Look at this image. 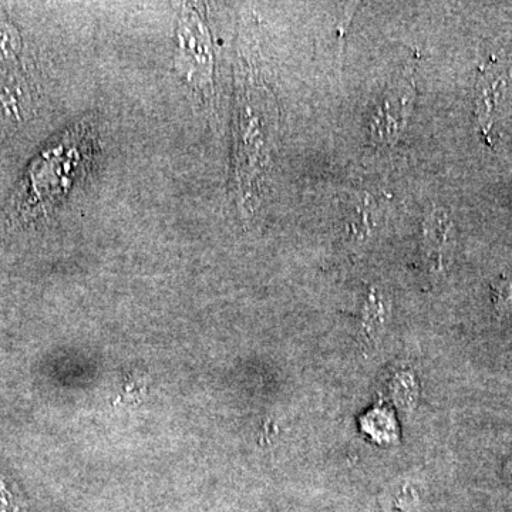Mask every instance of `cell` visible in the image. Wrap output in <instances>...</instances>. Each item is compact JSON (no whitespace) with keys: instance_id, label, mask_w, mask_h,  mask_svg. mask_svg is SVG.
I'll use <instances>...</instances> for the list:
<instances>
[{"instance_id":"6da1fadb","label":"cell","mask_w":512,"mask_h":512,"mask_svg":"<svg viewBox=\"0 0 512 512\" xmlns=\"http://www.w3.org/2000/svg\"><path fill=\"white\" fill-rule=\"evenodd\" d=\"M245 33L238 57L237 109H235L234 168L238 207L252 217L261 202L274 157L278 111L255 53V43Z\"/></svg>"},{"instance_id":"7a4b0ae2","label":"cell","mask_w":512,"mask_h":512,"mask_svg":"<svg viewBox=\"0 0 512 512\" xmlns=\"http://www.w3.org/2000/svg\"><path fill=\"white\" fill-rule=\"evenodd\" d=\"M97 150V130L92 119H82L50 141L30 165L16 192L15 212L22 222L55 214L74 184L83 180Z\"/></svg>"},{"instance_id":"3957f363","label":"cell","mask_w":512,"mask_h":512,"mask_svg":"<svg viewBox=\"0 0 512 512\" xmlns=\"http://www.w3.org/2000/svg\"><path fill=\"white\" fill-rule=\"evenodd\" d=\"M180 76L200 90L212 93V73H214V53L210 30L205 25L200 10L185 3L178 22V53L175 59Z\"/></svg>"},{"instance_id":"277c9868","label":"cell","mask_w":512,"mask_h":512,"mask_svg":"<svg viewBox=\"0 0 512 512\" xmlns=\"http://www.w3.org/2000/svg\"><path fill=\"white\" fill-rule=\"evenodd\" d=\"M413 100L414 87L410 77L386 90L370 117V141L373 146L387 148L397 143L409 119Z\"/></svg>"},{"instance_id":"5b68a950","label":"cell","mask_w":512,"mask_h":512,"mask_svg":"<svg viewBox=\"0 0 512 512\" xmlns=\"http://www.w3.org/2000/svg\"><path fill=\"white\" fill-rule=\"evenodd\" d=\"M510 72L498 62L485 63L480 69L476 83V116L481 133L491 143L495 113L503 100Z\"/></svg>"},{"instance_id":"8992f818","label":"cell","mask_w":512,"mask_h":512,"mask_svg":"<svg viewBox=\"0 0 512 512\" xmlns=\"http://www.w3.org/2000/svg\"><path fill=\"white\" fill-rule=\"evenodd\" d=\"M451 227L453 224L443 210L431 211L424 218L421 227V254L433 272L444 268Z\"/></svg>"},{"instance_id":"52a82bcc","label":"cell","mask_w":512,"mask_h":512,"mask_svg":"<svg viewBox=\"0 0 512 512\" xmlns=\"http://www.w3.org/2000/svg\"><path fill=\"white\" fill-rule=\"evenodd\" d=\"M390 316V302L383 291L373 286L367 291L362 309V336L365 345L375 348L382 339Z\"/></svg>"},{"instance_id":"ba28073f","label":"cell","mask_w":512,"mask_h":512,"mask_svg":"<svg viewBox=\"0 0 512 512\" xmlns=\"http://www.w3.org/2000/svg\"><path fill=\"white\" fill-rule=\"evenodd\" d=\"M355 214L350 215L349 238L356 244H362L375 234L379 225V204L370 195L362 194L355 198Z\"/></svg>"},{"instance_id":"9c48e42d","label":"cell","mask_w":512,"mask_h":512,"mask_svg":"<svg viewBox=\"0 0 512 512\" xmlns=\"http://www.w3.org/2000/svg\"><path fill=\"white\" fill-rule=\"evenodd\" d=\"M392 397L397 406L409 412L417 399V384L410 373H397L392 382Z\"/></svg>"},{"instance_id":"30bf717a","label":"cell","mask_w":512,"mask_h":512,"mask_svg":"<svg viewBox=\"0 0 512 512\" xmlns=\"http://www.w3.org/2000/svg\"><path fill=\"white\" fill-rule=\"evenodd\" d=\"M493 301L501 318H512V276L503 275L494 282Z\"/></svg>"}]
</instances>
